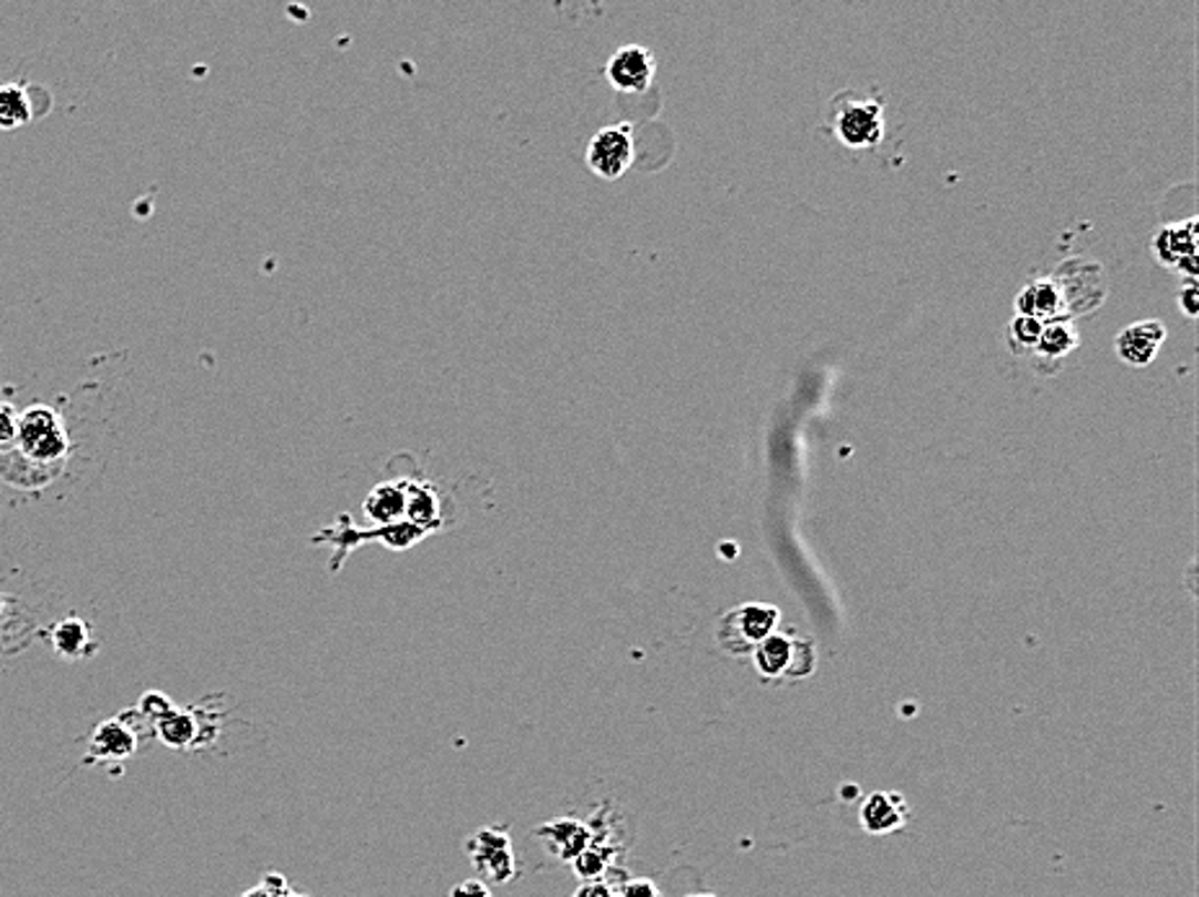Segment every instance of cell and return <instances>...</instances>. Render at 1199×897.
Listing matches in <instances>:
<instances>
[{"instance_id":"21","label":"cell","mask_w":1199,"mask_h":897,"mask_svg":"<svg viewBox=\"0 0 1199 897\" xmlns=\"http://www.w3.org/2000/svg\"><path fill=\"white\" fill-rule=\"evenodd\" d=\"M1042 326H1045V324L1037 322V318H1032V316H1016L1008 326L1011 342H1014V345L1022 347V349H1034V347H1037V342H1039Z\"/></svg>"},{"instance_id":"9","label":"cell","mask_w":1199,"mask_h":897,"mask_svg":"<svg viewBox=\"0 0 1199 897\" xmlns=\"http://www.w3.org/2000/svg\"><path fill=\"white\" fill-rule=\"evenodd\" d=\"M1156 259L1166 267H1177L1189 279L1197 277V221L1166 225L1154 238Z\"/></svg>"},{"instance_id":"26","label":"cell","mask_w":1199,"mask_h":897,"mask_svg":"<svg viewBox=\"0 0 1199 897\" xmlns=\"http://www.w3.org/2000/svg\"><path fill=\"white\" fill-rule=\"evenodd\" d=\"M450 897H492V890L484 879H465L450 890Z\"/></svg>"},{"instance_id":"10","label":"cell","mask_w":1199,"mask_h":897,"mask_svg":"<svg viewBox=\"0 0 1199 897\" xmlns=\"http://www.w3.org/2000/svg\"><path fill=\"white\" fill-rule=\"evenodd\" d=\"M140 745V735L130 727L127 722L120 720H106L101 722L96 730L91 732L89 740V761H104V763H120L135 755Z\"/></svg>"},{"instance_id":"20","label":"cell","mask_w":1199,"mask_h":897,"mask_svg":"<svg viewBox=\"0 0 1199 897\" xmlns=\"http://www.w3.org/2000/svg\"><path fill=\"white\" fill-rule=\"evenodd\" d=\"M1076 347H1078L1076 326H1073L1070 322H1065V318H1053V322H1045V326H1042L1039 342L1034 349L1045 357H1065Z\"/></svg>"},{"instance_id":"2","label":"cell","mask_w":1199,"mask_h":897,"mask_svg":"<svg viewBox=\"0 0 1199 897\" xmlns=\"http://www.w3.org/2000/svg\"><path fill=\"white\" fill-rule=\"evenodd\" d=\"M781 623V611L766 603H742L724 615L716 626L721 650L731 658H750Z\"/></svg>"},{"instance_id":"19","label":"cell","mask_w":1199,"mask_h":897,"mask_svg":"<svg viewBox=\"0 0 1199 897\" xmlns=\"http://www.w3.org/2000/svg\"><path fill=\"white\" fill-rule=\"evenodd\" d=\"M31 120H34V109H31L27 85H0V128L16 130Z\"/></svg>"},{"instance_id":"13","label":"cell","mask_w":1199,"mask_h":897,"mask_svg":"<svg viewBox=\"0 0 1199 897\" xmlns=\"http://www.w3.org/2000/svg\"><path fill=\"white\" fill-rule=\"evenodd\" d=\"M535 838H541L543 844L549 846V852L562 856L564 862H574L580 854H585L587 848L593 846V833H590L587 825L572 820V817H562V820L541 825V828L535 830Z\"/></svg>"},{"instance_id":"16","label":"cell","mask_w":1199,"mask_h":897,"mask_svg":"<svg viewBox=\"0 0 1199 897\" xmlns=\"http://www.w3.org/2000/svg\"><path fill=\"white\" fill-rule=\"evenodd\" d=\"M1018 316H1032L1037 322H1053L1065 310V295L1057 287L1055 279H1034L1018 293L1016 298Z\"/></svg>"},{"instance_id":"18","label":"cell","mask_w":1199,"mask_h":897,"mask_svg":"<svg viewBox=\"0 0 1199 897\" xmlns=\"http://www.w3.org/2000/svg\"><path fill=\"white\" fill-rule=\"evenodd\" d=\"M93 646L96 644H93L91 626L83 619H62L54 623L52 650L58 652L60 658H68V660L85 658V654L93 652Z\"/></svg>"},{"instance_id":"11","label":"cell","mask_w":1199,"mask_h":897,"mask_svg":"<svg viewBox=\"0 0 1199 897\" xmlns=\"http://www.w3.org/2000/svg\"><path fill=\"white\" fill-rule=\"evenodd\" d=\"M861 825L871 836H887L908 823L910 807L898 792H874L861 805Z\"/></svg>"},{"instance_id":"3","label":"cell","mask_w":1199,"mask_h":897,"mask_svg":"<svg viewBox=\"0 0 1199 897\" xmlns=\"http://www.w3.org/2000/svg\"><path fill=\"white\" fill-rule=\"evenodd\" d=\"M16 448L29 463L50 466L68 452V432L58 411L44 404H34L23 415H19V430H16Z\"/></svg>"},{"instance_id":"23","label":"cell","mask_w":1199,"mask_h":897,"mask_svg":"<svg viewBox=\"0 0 1199 897\" xmlns=\"http://www.w3.org/2000/svg\"><path fill=\"white\" fill-rule=\"evenodd\" d=\"M572 864H574V871H577V877L585 879V883H595V879L603 877L605 869H607L605 854L597 852L595 846H590L587 852L580 854Z\"/></svg>"},{"instance_id":"27","label":"cell","mask_w":1199,"mask_h":897,"mask_svg":"<svg viewBox=\"0 0 1199 897\" xmlns=\"http://www.w3.org/2000/svg\"><path fill=\"white\" fill-rule=\"evenodd\" d=\"M574 897H615V890L611 885L595 879V883H582L577 887V893H574Z\"/></svg>"},{"instance_id":"34","label":"cell","mask_w":1199,"mask_h":897,"mask_svg":"<svg viewBox=\"0 0 1199 897\" xmlns=\"http://www.w3.org/2000/svg\"><path fill=\"white\" fill-rule=\"evenodd\" d=\"M0 611H3V598H0Z\"/></svg>"},{"instance_id":"8","label":"cell","mask_w":1199,"mask_h":897,"mask_svg":"<svg viewBox=\"0 0 1199 897\" xmlns=\"http://www.w3.org/2000/svg\"><path fill=\"white\" fill-rule=\"evenodd\" d=\"M657 75V58L649 47L626 44L605 62V78L618 93H644Z\"/></svg>"},{"instance_id":"1","label":"cell","mask_w":1199,"mask_h":897,"mask_svg":"<svg viewBox=\"0 0 1199 897\" xmlns=\"http://www.w3.org/2000/svg\"><path fill=\"white\" fill-rule=\"evenodd\" d=\"M755 670L762 681H805L817 667V650L812 639H797L789 634H770L752 654Z\"/></svg>"},{"instance_id":"5","label":"cell","mask_w":1199,"mask_h":897,"mask_svg":"<svg viewBox=\"0 0 1199 897\" xmlns=\"http://www.w3.org/2000/svg\"><path fill=\"white\" fill-rule=\"evenodd\" d=\"M832 132L848 147H877L884 137L882 104L871 99H859L853 93H840L832 99L830 109Z\"/></svg>"},{"instance_id":"6","label":"cell","mask_w":1199,"mask_h":897,"mask_svg":"<svg viewBox=\"0 0 1199 897\" xmlns=\"http://www.w3.org/2000/svg\"><path fill=\"white\" fill-rule=\"evenodd\" d=\"M465 852H469L471 864L486 883L504 885L517 875V859L515 852H512V838L508 830L494 828V825L481 828L469 838Z\"/></svg>"},{"instance_id":"7","label":"cell","mask_w":1199,"mask_h":897,"mask_svg":"<svg viewBox=\"0 0 1199 897\" xmlns=\"http://www.w3.org/2000/svg\"><path fill=\"white\" fill-rule=\"evenodd\" d=\"M636 147L634 137H631L628 124H613L593 135L585 151V163L597 179L605 182H615L621 179L634 163Z\"/></svg>"},{"instance_id":"29","label":"cell","mask_w":1199,"mask_h":897,"mask_svg":"<svg viewBox=\"0 0 1199 897\" xmlns=\"http://www.w3.org/2000/svg\"><path fill=\"white\" fill-rule=\"evenodd\" d=\"M262 887H267V890H269V893H275L277 897H283L285 893H290V887H287L285 875H279V871H269V875L262 879Z\"/></svg>"},{"instance_id":"32","label":"cell","mask_w":1199,"mask_h":897,"mask_svg":"<svg viewBox=\"0 0 1199 897\" xmlns=\"http://www.w3.org/2000/svg\"><path fill=\"white\" fill-rule=\"evenodd\" d=\"M283 897H306V895H298V893H285Z\"/></svg>"},{"instance_id":"31","label":"cell","mask_w":1199,"mask_h":897,"mask_svg":"<svg viewBox=\"0 0 1199 897\" xmlns=\"http://www.w3.org/2000/svg\"><path fill=\"white\" fill-rule=\"evenodd\" d=\"M240 897H277V895H275V893H269L267 887L256 885V887H252V890H246Z\"/></svg>"},{"instance_id":"22","label":"cell","mask_w":1199,"mask_h":897,"mask_svg":"<svg viewBox=\"0 0 1199 897\" xmlns=\"http://www.w3.org/2000/svg\"><path fill=\"white\" fill-rule=\"evenodd\" d=\"M174 706H176V704L166 696V693H161V691H147V693H143V696H140V701H137V714L143 716V720H145L147 724H155L158 720H163V716H166Z\"/></svg>"},{"instance_id":"25","label":"cell","mask_w":1199,"mask_h":897,"mask_svg":"<svg viewBox=\"0 0 1199 897\" xmlns=\"http://www.w3.org/2000/svg\"><path fill=\"white\" fill-rule=\"evenodd\" d=\"M615 897H662V893L652 879H628L621 890H615Z\"/></svg>"},{"instance_id":"30","label":"cell","mask_w":1199,"mask_h":897,"mask_svg":"<svg viewBox=\"0 0 1199 897\" xmlns=\"http://www.w3.org/2000/svg\"><path fill=\"white\" fill-rule=\"evenodd\" d=\"M719 553H721V557L727 559V561H731V559H737L739 546H737V543H731V541H727V543H721V546H719Z\"/></svg>"},{"instance_id":"17","label":"cell","mask_w":1199,"mask_h":897,"mask_svg":"<svg viewBox=\"0 0 1199 897\" xmlns=\"http://www.w3.org/2000/svg\"><path fill=\"white\" fill-rule=\"evenodd\" d=\"M407 520L422 528L427 536L442 528L440 514V495L434 483L427 479H409L407 476Z\"/></svg>"},{"instance_id":"15","label":"cell","mask_w":1199,"mask_h":897,"mask_svg":"<svg viewBox=\"0 0 1199 897\" xmlns=\"http://www.w3.org/2000/svg\"><path fill=\"white\" fill-rule=\"evenodd\" d=\"M153 732L161 743L174 751H186V747L202 743V714L197 709L174 706L163 720L153 724Z\"/></svg>"},{"instance_id":"4","label":"cell","mask_w":1199,"mask_h":897,"mask_svg":"<svg viewBox=\"0 0 1199 897\" xmlns=\"http://www.w3.org/2000/svg\"><path fill=\"white\" fill-rule=\"evenodd\" d=\"M339 528H326L321 530L314 538V543H334L339 546L337 553H334V564L331 569L337 572V569L341 567V561L347 559V553L357 549V546L368 543V541H376V543H383L386 549H393V551H403V549H411V546L422 541V538H427V533L422 528H417L414 522L409 520H399V522H391V526H380V528H372V530H360L357 526H352V522L347 520V514H339Z\"/></svg>"},{"instance_id":"12","label":"cell","mask_w":1199,"mask_h":897,"mask_svg":"<svg viewBox=\"0 0 1199 897\" xmlns=\"http://www.w3.org/2000/svg\"><path fill=\"white\" fill-rule=\"evenodd\" d=\"M1164 339H1166L1164 322L1148 318V322L1127 326V329L1117 337L1115 347H1117L1119 360H1125L1127 365H1135V368H1146V365L1156 360Z\"/></svg>"},{"instance_id":"33","label":"cell","mask_w":1199,"mask_h":897,"mask_svg":"<svg viewBox=\"0 0 1199 897\" xmlns=\"http://www.w3.org/2000/svg\"><path fill=\"white\" fill-rule=\"evenodd\" d=\"M690 897H716V895H708V893H706V895H690Z\"/></svg>"},{"instance_id":"14","label":"cell","mask_w":1199,"mask_h":897,"mask_svg":"<svg viewBox=\"0 0 1199 897\" xmlns=\"http://www.w3.org/2000/svg\"><path fill=\"white\" fill-rule=\"evenodd\" d=\"M362 512L376 528L407 520V479H388L372 487L362 502Z\"/></svg>"},{"instance_id":"28","label":"cell","mask_w":1199,"mask_h":897,"mask_svg":"<svg viewBox=\"0 0 1199 897\" xmlns=\"http://www.w3.org/2000/svg\"><path fill=\"white\" fill-rule=\"evenodd\" d=\"M1179 300H1181V306H1185V314L1189 318H1195L1197 316V285H1195V279H1187L1185 287H1181V293H1179Z\"/></svg>"},{"instance_id":"24","label":"cell","mask_w":1199,"mask_h":897,"mask_svg":"<svg viewBox=\"0 0 1199 897\" xmlns=\"http://www.w3.org/2000/svg\"><path fill=\"white\" fill-rule=\"evenodd\" d=\"M16 430H19V411L11 404L0 401V448L13 446Z\"/></svg>"}]
</instances>
